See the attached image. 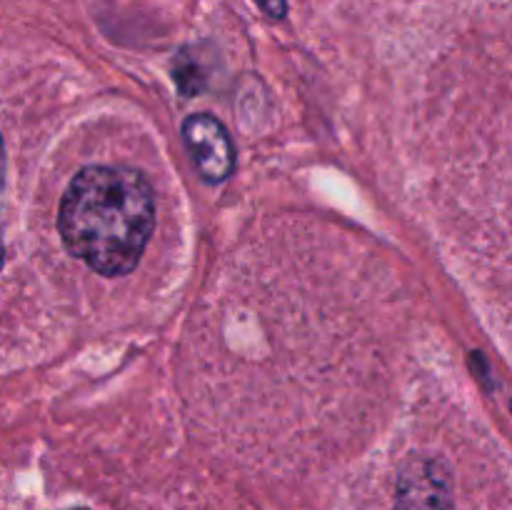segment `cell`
Segmentation results:
<instances>
[{
    "instance_id": "cell-5",
    "label": "cell",
    "mask_w": 512,
    "mask_h": 510,
    "mask_svg": "<svg viewBox=\"0 0 512 510\" xmlns=\"http://www.w3.org/2000/svg\"><path fill=\"white\" fill-rule=\"evenodd\" d=\"M3 183H5V148L3 138H0V195H3ZM5 248H3V228H0V268H3Z\"/></svg>"
},
{
    "instance_id": "cell-4",
    "label": "cell",
    "mask_w": 512,
    "mask_h": 510,
    "mask_svg": "<svg viewBox=\"0 0 512 510\" xmlns=\"http://www.w3.org/2000/svg\"><path fill=\"white\" fill-rule=\"evenodd\" d=\"M258 5L270 18H283L285 15V0H258Z\"/></svg>"
},
{
    "instance_id": "cell-3",
    "label": "cell",
    "mask_w": 512,
    "mask_h": 510,
    "mask_svg": "<svg viewBox=\"0 0 512 510\" xmlns=\"http://www.w3.org/2000/svg\"><path fill=\"white\" fill-rule=\"evenodd\" d=\"M183 138L188 143L190 153H193L200 175L208 183H220V180H225L233 173V143L228 138V130L213 115H190L183 123Z\"/></svg>"
},
{
    "instance_id": "cell-1",
    "label": "cell",
    "mask_w": 512,
    "mask_h": 510,
    "mask_svg": "<svg viewBox=\"0 0 512 510\" xmlns=\"http://www.w3.org/2000/svg\"><path fill=\"white\" fill-rule=\"evenodd\" d=\"M155 228V193L123 165H88L70 180L58 210L63 245L100 275L135 270Z\"/></svg>"
},
{
    "instance_id": "cell-2",
    "label": "cell",
    "mask_w": 512,
    "mask_h": 510,
    "mask_svg": "<svg viewBox=\"0 0 512 510\" xmlns=\"http://www.w3.org/2000/svg\"><path fill=\"white\" fill-rule=\"evenodd\" d=\"M395 510H453L450 475L438 460L415 458L398 475Z\"/></svg>"
}]
</instances>
